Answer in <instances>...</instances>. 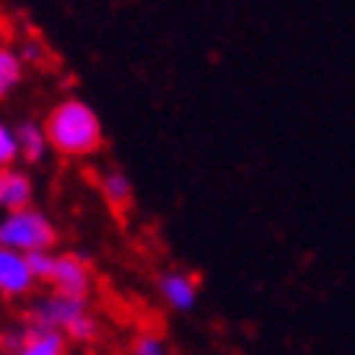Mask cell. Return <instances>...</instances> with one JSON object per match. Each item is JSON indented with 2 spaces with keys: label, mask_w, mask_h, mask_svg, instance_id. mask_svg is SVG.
Segmentation results:
<instances>
[{
  "label": "cell",
  "mask_w": 355,
  "mask_h": 355,
  "mask_svg": "<svg viewBox=\"0 0 355 355\" xmlns=\"http://www.w3.org/2000/svg\"><path fill=\"white\" fill-rule=\"evenodd\" d=\"M42 128L49 135V148L71 160L90 157L106 141V132H103V122H99L96 109L77 96L55 103L49 109L45 122H42Z\"/></svg>",
  "instance_id": "obj_1"
},
{
  "label": "cell",
  "mask_w": 355,
  "mask_h": 355,
  "mask_svg": "<svg viewBox=\"0 0 355 355\" xmlns=\"http://www.w3.org/2000/svg\"><path fill=\"white\" fill-rule=\"evenodd\" d=\"M29 327L61 333L67 343H80V346H90L99 339V320L93 317L90 301H74L61 295L42 297L29 311Z\"/></svg>",
  "instance_id": "obj_2"
},
{
  "label": "cell",
  "mask_w": 355,
  "mask_h": 355,
  "mask_svg": "<svg viewBox=\"0 0 355 355\" xmlns=\"http://www.w3.org/2000/svg\"><path fill=\"white\" fill-rule=\"evenodd\" d=\"M55 243H58L55 224H51V218L45 215V211H39L35 205L0 218V247L3 250L33 257V253H51Z\"/></svg>",
  "instance_id": "obj_3"
},
{
  "label": "cell",
  "mask_w": 355,
  "mask_h": 355,
  "mask_svg": "<svg viewBox=\"0 0 355 355\" xmlns=\"http://www.w3.org/2000/svg\"><path fill=\"white\" fill-rule=\"evenodd\" d=\"M45 285L51 288V295L87 301V297L93 295V269H90V263L83 257H77V253H55L51 275Z\"/></svg>",
  "instance_id": "obj_4"
},
{
  "label": "cell",
  "mask_w": 355,
  "mask_h": 355,
  "mask_svg": "<svg viewBox=\"0 0 355 355\" xmlns=\"http://www.w3.org/2000/svg\"><path fill=\"white\" fill-rule=\"evenodd\" d=\"M157 295L170 311L176 314H189L198 301V279L186 269H166L157 279Z\"/></svg>",
  "instance_id": "obj_5"
},
{
  "label": "cell",
  "mask_w": 355,
  "mask_h": 355,
  "mask_svg": "<svg viewBox=\"0 0 355 355\" xmlns=\"http://www.w3.org/2000/svg\"><path fill=\"white\" fill-rule=\"evenodd\" d=\"M35 285L39 282L29 272V263H26L23 253L0 247V297H13V301L17 297H29Z\"/></svg>",
  "instance_id": "obj_6"
},
{
  "label": "cell",
  "mask_w": 355,
  "mask_h": 355,
  "mask_svg": "<svg viewBox=\"0 0 355 355\" xmlns=\"http://www.w3.org/2000/svg\"><path fill=\"white\" fill-rule=\"evenodd\" d=\"M33 198H35V186L29 180V173H23L17 166L0 170V208H3V215L33 208Z\"/></svg>",
  "instance_id": "obj_7"
},
{
  "label": "cell",
  "mask_w": 355,
  "mask_h": 355,
  "mask_svg": "<svg viewBox=\"0 0 355 355\" xmlns=\"http://www.w3.org/2000/svg\"><path fill=\"white\" fill-rule=\"evenodd\" d=\"M99 192L106 198L109 208H116V211H125V208H132V198H135V186L128 180V173H122L119 166H109L99 173Z\"/></svg>",
  "instance_id": "obj_8"
},
{
  "label": "cell",
  "mask_w": 355,
  "mask_h": 355,
  "mask_svg": "<svg viewBox=\"0 0 355 355\" xmlns=\"http://www.w3.org/2000/svg\"><path fill=\"white\" fill-rule=\"evenodd\" d=\"M7 355H67V339L61 333L51 330H35L26 327L23 330V343Z\"/></svg>",
  "instance_id": "obj_9"
},
{
  "label": "cell",
  "mask_w": 355,
  "mask_h": 355,
  "mask_svg": "<svg viewBox=\"0 0 355 355\" xmlns=\"http://www.w3.org/2000/svg\"><path fill=\"white\" fill-rule=\"evenodd\" d=\"M17 144H19V157L29 164H39L49 154V135L42 128V122H19L17 128Z\"/></svg>",
  "instance_id": "obj_10"
},
{
  "label": "cell",
  "mask_w": 355,
  "mask_h": 355,
  "mask_svg": "<svg viewBox=\"0 0 355 355\" xmlns=\"http://www.w3.org/2000/svg\"><path fill=\"white\" fill-rule=\"evenodd\" d=\"M26 77V64L19 58L17 49L0 45V99H7L13 90H19V83Z\"/></svg>",
  "instance_id": "obj_11"
},
{
  "label": "cell",
  "mask_w": 355,
  "mask_h": 355,
  "mask_svg": "<svg viewBox=\"0 0 355 355\" xmlns=\"http://www.w3.org/2000/svg\"><path fill=\"white\" fill-rule=\"evenodd\" d=\"M17 160H19L17 128H10L7 122H0V170H10Z\"/></svg>",
  "instance_id": "obj_12"
},
{
  "label": "cell",
  "mask_w": 355,
  "mask_h": 355,
  "mask_svg": "<svg viewBox=\"0 0 355 355\" xmlns=\"http://www.w3.org/2000/svg\"><path fill=\"white\" fill-rule=\"evenodd\" d=\"M132 355H170V352H166L164 336H157V333H138L132 343Z\"/></svg>",
  "instance_id": "obj_13"
},
{
  "label": "cell",
  "mask_w": 355,
  "mask_h": 355,
  "mask_svg": "<svg viewBox=\"0 0 355 355\" xmlns=\"http://www.w3.org/2000/svg\"><path fill=\"white\" fill-rule=\"evenodd\" d=\"M26 263H29V272L35 275V282H49L55 253H33V257H26Z\"/></svg>",
  "instance_id": "obj_14"
},
{
  "label": "cell",
  "mask_w": 355,
  "mask_h": 355,
  "mask_svg": "<svg viewBox=\"0 0 355 355\" xmlns=\"http://www.w3.org/2000/svg\"><path fill=\"white\" fill-rule=\"evenodd\" d=\"M19 58H23V64H42V61L49 58V55H45V49H42L39 42H26L23 45V51H19Z\"/></svg>",
  "instance_id": "obj_15"
}]
</instances>
